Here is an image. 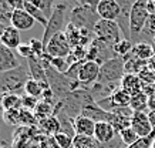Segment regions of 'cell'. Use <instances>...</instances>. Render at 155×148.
<instances>
[{
    "mask_svg": "<svg viewBox=\"0 0 155 148\" xmlns=\"http://www.w3.org/2000/svg\"><path fill=\"white\" fill-rule=\"evenodd\" d=\"M20 111H21V110L5 111V114H3V120H5L6 124H10V125H21V124H20Z\"/></svg>",
    "mask_w": 155,
    "mask_h": 148,
    "instance_id": "74e56055",
    "label": "cell"
},
{
    "mask_svg": "<svg viewBox=\"0 0 155 148\" xmlns=\"http://www.w3.org/2000/svg\"><path fill=\"white\" fill-rule=\"evenodd\" d=\"M148 10L150 15H155V2H148Z\"/></svg>",
    "mask_w": 155,
    "mask_h": 148,
    "instance_id": "7dc6e473",
    "label": "cell"
},
{
    "mask_svg": "<svg viewBox=\"0 0 155 148\" xmlns=\"http://www.w3.org/2000/svg\"><path fill=\"white\" fill-rule=\"evenodd\" d=\"M98 148H127V145L122 143V140L120 138V135H117L113 141H110L107 144H98Z\"/></svg>",
    "mask_w": 155,
    "mask_h": 148,
    "instance_id": "7bdbcfd3",
    "label": "cell"
},
{
    "mask_svg": "<svg viewBox=\"0 0 155 148\" xmlns=\"http://www.w3.org/2000/svg\"><path fill=\"white\" fill-rule=\"evenodd\" d=\"M2 44L6 46L7 48L13 50V48H17L20 46V31L13 26H9L6 27L5 33L2 36Z\"/></svg>",
    "mask_w": 155,
    "mask_h": 148,
    "instance_id": "7402d4cb",
    "label": "cell"
},
{
    "mask_svg": "<svg viewBox=\"0 0 155 148\" xmlns=\"http://www.w3.org/2000/svg\"><path fill=\"white\" fill-rule=\"evenodd\" d=\"M20 63L14 56L13 50L7 48L6 46H0V73H6L14 68H19Z\"/></svg>",
    "mask_w": 155,
    "mask_h": 148,
    "instance_id": "2e32d148",
    "label": "cell"
},
{
    "mask_svg": "<svg viewBox=\"0 0 155 148\" xmlns=\"http://www.w3.org/2000/svg\"><path fill=\"white\" fill-rule=\"evenodd\" d=\"M148 100H150V97L147 96L144 91H141V93H138V94L131 97L130 108L134 113H145V110L148 108Z\"/></svg>",
    "mask_w": 155,
    "mask_h": 148,
    "instance_id": "d4e9b609",
    "label": "cell"
},
{
    "mask_svg": "<svg viewBox=\"0 0 155 148\" xmlns=\"http://www.w3.org/2000/svg\"><path fill=\"white\" fill-rule=\"evenodd\" d=\"M34 23H36V20L28 15L24 9L14 10L13 15H12V21H10V24H12L13 27H16L19 31L31 29L34 26Z\"/></svg>",
    "mask_w": 155,
    "mask_h": 148,
    "instance_id": "e0dca14e",
    "label": "cell"
},
{
    "mask_svg": "<svg viewBox=\"0 0 155 148\" xmlns=\"http://www.w3.org/2000/svg\"><path fill=\"white\" fill-rule=\"evenodd\" d=\"M97 13H98L100 19L117 21L121 13V6L115 0H101L97 6Z\"/></svg>",
    "mask_w": 155,
    "mask_h": 148,
    "instance_id": "7c38bea8",
    "label": "cell"
},
{
    "mask_svg": "<svg viewBox=\"0 0 155 148\" xmlns=\"http://www.w3.org/2000/svg\"><path fill=\"white\" fill-rule=\"evenodd\" d=\"M13 12L14 10L10 7V5H9V2H7V0H0V23L10 26Z\"/></svg>",
    "mask_w": 155,
    "mask_h": 148,
    "instance_id": "1f68e13d",
    "label": "cell"
},
{
    "mask_svg": "<svg viewBox=\"0 0 155 148\" xmlns=\"http://www.w3.org/2000/svg\"><path fill=\"white\" fill-rule=\"evenodd\" d=\"M94 101V97L90 93L88 88H77L75 91L70 93L67 97H64L61 101L57 103L54 107V114L61 111L66 115H68L71 120H74L80 117L85 107Z\"/></svg>",
    "mask_w": 155,
    "mask_h": 148,
    "instance_id": "6da1fadb",
    "label": "cell"
},
{
    "mask_svg": "<svg viewBox=\"0 0 155 148\" xmlns=\"http://www.w3.org/2000/svg\"><path fill=\"white\" fill-rule=\"evenodd\" d=\"M120 138L122 140V143L125 144L127 147H130V145H132V144H135L137 141L140 140V137H138V134L130 127V128L124 130V131L120 133Z\"/></svg>",
    "mask_w": 155,
    "mask_h": 148,
    "instance_id": "e575fe53",
    "label": "cell"
},
{
    "mask_svg": "<svg viewBox=\"0 0 155 148\" xmlns=\"http://www.w3.org/2000/svg\"><path fill=\"white\" fill-rule=\"evenodd\" d=\"M124 76H125V60L122 57H113L101 64L97 83L104 86L121 84Z\"/></svg>",
    "mask_w": 155,
    "mask_h": 148,
    "instance_id": "8992f818",
    "label": "cell"
},
{
    "mask_svg": "<svg viewBox=\"0 0 155 148\" xmlns=\"http://www.w3.org/2000/svg\"><path fill=\"white\" fill-rule=\"evenodd\" d=\"M44 90H47V88H44L41 83L36 81L34 78H28L27 83H26V87H24V94H27L30 97H34V98H41L43 97V93Z\"/></svg>",
    "mask_w": 155,
    "mask_h": 148,
    "instance_id": "484cf974",
    "label": "cell"
},
{
    "mask_svg": "<svg viewBox=\"0 0 155 148\" xmlns=\"http://www.w3.org/2000/svg\"><path fill=\"white\" fill-rule=\"evenodd\" d=\"M94 37L104 41L105 44H108L110 47H114L115 44H118L122 38V31L120 29L117 21H111V20H103L100 19L97 21V24L94 26Z\"/></svg>",
    "mask_w": 155,
    "mask_h": 148,
    "instance_id": "ba28073f",
    "label": "cell"
},
{
    "mask_svg": "<svg viewBox=\"0 0 155 148\" xmlns=\"http://www.w3.org/2000/svg\"><path fill=\"white\" fill-rule=\"evenodd\" d=\"M131 56L140 58V60H144V61H150L151 58H154L155 50L150 43H147V41H138L132 47Z\"/></svg>",
    "mask_w": 155,
    "mask_h": 148,
    "instance_id": "44dd1931",
    "label": "cell"
},
{
    "mask_svg": "<svg viewBox=\"0 0 155 148\" xmlns=\"http://www.w3.org/2000/svg\"><path fill=\"white\" fill-rule=\"evenodd\" d=\"M110 97L113 100L114 107H130V104H131V96L128 94L127 91L122 90L121 87L117 88Z\"/></svg>",
    "mask_w": 155,
    "mask_h": 148,
    "instance_id": "83f0119b",
    "label": "cell"
},
{
    "mask_svg": "<svg viewBox=\"0 0 155 148\" xmlns=\"http://www.w3.org/2000/svg\"><path fill=\"white\" fill-rule=\"evenodd\" d=\"M71 51L73 48L67 40L66 33H57L46 46V54H48L50 57L66 58L71 54Z\"/></svg>",
    "mask_w": 155,
    "mask_h": 148,
    "instance_id": "9c48e42d",
    "label": "cell"
},
{
    "mask_svg": "<svg viewBox=\"0 0 155 148\" xmlns=\"http://www.w3.org/2000/svg\"><path fill=\"white\" fill-rule=\"evenodd\" d=\"M148 110L150 111H155V94L150 97L148 100Z\"/></svg>",
    "mask_w": 155,
    "mask_h": 148,
    "instance_id": "f6af8a7d",
    "label": "cell"
},
{
    "mask_svg": "<svg viewBox=\"0 0 155 148\" xmlns=\"http://www.w3.org/2000/svg\"><path fill=\"white\" fill-rule=\"evenodd\" d=\"M30 47H31V51H33V56L37 58H41L44 54H46V47H44V44H43L41 40H38V38H31L30 41Z\"/></svg>",
    "mask_w": 155,
    "mask_h": 148,
    "instance_id": "8d00e7d4",
    "label": "cell"
},
{
    "mask_svg": "<svg viewBox=\"0 0 155 148\" xmlns=\"http://www.w3.org/2000/svg\"><path fill=\"white\" fill-rule=\"evenodd\" d=\"M117 137V133L114 127L107 121L103 123H97L95 124V131H94V138L98 144H107L110 141H113Z\"/></svg>",
    "mask_w": 155,
    "mask_h": 148,
    "instance_id": "ac0fdd59",
    "label": "cell"
},
{
    "mask_svg": "<svg viewBox=\"0 0 155 148\" xmlns=\"http://www.w3.org/2000/svg\"><path fill=\"white\" fill-rule=\"evenodd\" d=\"M100 68H101V64H98L97 61L85 60L80 68V74H78V83H80V86L90 87V86H93V84H95L100 76Z\"/></svg>",
    "mask_w": 155,
    "mask_h": 148,
    "instance_id": "30bf717a",
    "label": "cell"
},
{
    "mask_svg": "<svg viewBox=\"0 0 155 148\" xmlns=\"http://www.w3.org/2000/svg\"><path fill=\"white\" fill-rule=\"evenodd\" d=\"M81 115L93 120L95 124H97V123H103V121L111 123V120H113V113H108V111L103 110V108L97 104V101H94V103H91V104L87 105L84 110H83Z\"/></svg>",
    "mask_w": 155,
    "mask_h": 148,
    "instance_id": "9a60e30c",
    "label": "cell"
},
{
    "mask_svg": "<svg viewBox=\"0 0 155 148\" xmlns=\"http://www.w3.org/2000/svg\"><path fill=\"white\" fill-rule=\"evenodd\" d=\"M17 53H19L21 57L24 58H28V57H31L33 56V51H31V47H30V44L28 43H21L17 47Z\"/></svg>",
    "mask_w": 155,
    "mask_h": 148,
    "instance_id": "ee69618b",
    "label": "cell"
},
{
    "mask_svg": "<svg viewBox=\"0 0 155 148\" xmlns=\"http://www.w3.org/2000/svg\"><path fill=\"white\" fill-rule=\"evenodd\" d=\"M125 60V74H140V73L148 67V61H144V60H140V58L134 57V56H128V57L124 58Z\"/></svg>",
    "mask_w": 155,
    "mask_h": 148,
    "instance_id": "cb8c5ba5",
    "label": "cell"
},
{
    "mask_svg": "<svg viewBox=\"0 0 155 148\" xmlns=\"http://www.w3.org/2000/svg\"><path fill=\"white\" fill-rule=\"evenodd\" d=\"M75 135H84V137H94L95 123L93 120L87 118L84 115H80L73 120Z\"/></svg>",
    "mask_w": 155,
    "mask_h": 148,
    "instance_id": "d6986e66",
    "label": "cell"
},
{
    "mask_svg": "<svg viewBox=\"0 0 155 148\" xmlns=\"http://www.w3.org/2000/svg\"><path fill=\"white\" fill-rule=\"evenodd\" d=\"M0 148H6V145H0Z\"/></svg>",
    "mask_w": 155,
    "mask_h": 148,
    "instance_id": "816d5d0a",
    "label": "cell"
},
{
    "mask_svg": "<svg viewBox=\"0 0 155 148\" xmlns=\"http://www.w3.org/2000/svg\"><path fill=\"white\" fill-rule=\"evenodd\" d=\"M132 47H134V43H132L131 40H128V38H122L120 43L114 46L113 50H114V54H115V57H122V58H125V57H128V56L131 54Z\"/></svg>",
    "mask_w": 155,
    "mask_h": 148,
    "instance_id": "4dcf8cb0",
    "label": "cell"
},
{
    "mask_svg": "<svg viewBox=\"0 0 155 148\" xmlns=\"http://www.w3.org/2000/svg\"><path fill=\"white\" fill-rule=\"evenodd\" d=\"M151 148H155V140H154V143H152V145H151Z\"/></svg>",
    "mask_w": 155,
    "mask_h": 148,
    "instance_id": "f907efd6",
    "label": "cell"
},
{
    "mask_svg": "<svg viewBox=\"0 0 155 148\" xmlns=\"http://www.w3.org/2000/svg\"><path fill=\"white\" fill-rule=\"evenodd\" d=\"M148 118H150L151 125H152L155 130V111H148Z\"/></svg>",
    "mask_w": 155,
    "mask_h": 148,
    "instance_id": "bcb514c9",
    "label": "cell"
},
{
    "mask_svg": "<svg viewBox=\"0 0 155 148\" xmlns=\"http://www.w3.org/2000/svg\"><path fill=\"white\" fill-rule=\"evenodd\" d=\"M28 76L30 73L21 66L10 71L0 73V94L2 96H7V94L23 96L26 83L30 78Z\"/></svg>",
    "mask_w": 155,
    "mask_h": 148,
    "instance_id": "277c9868",
    "label": "cell"
},
{
    "mask_svg": "<svg viewBox=\"0 0 155 148\" xmlns=\"http://www.w3.org/2000/svg\"><path fill=\"white\" fill-rule=\"evenodd\" d=\"M2 101H3V96L0 94V114H5V108H3V103Z\"/></svg>",
    "mask_w": 155,
    "mask_h": 148,
    "instance_id": "681fc988",
    "label": "cell"
},
{
    "mask_svg": "<svg viewBox=\"0 0 155 148\" xmlns=\"http://www.w3.org/2000/svg\"><path fill=\"white\" fill-rule=\"evenodd\" d=\"M124 91H127L130 96H135L138 93H141L142 88H144V84L140 80V77L137 74H125L124 78L121 80V84H120Z\"/></svg>",
    "mask_w": 155,
    "mask_h": 148,
    "instance_id": "ffe728a7",
    "label": "cell"
},
{
    "mask_svg": "<svg viewBox=\"0 0 155 148\" xmlns=\"http://www.w3.org/2000/svg\"><path fill=\"white\" fill-rule=\"evenodd\" d=\"M67 9L68 6L66 3H58V5L54 6V10H53L51 16L48 19V24L44 27V34H43L41 41L44 44V47L48 44V41L51 40L57 33H64L67 29V16L70 17V15L67 13Z\"/></svg>",
    "mask_w": 155,
    "mask_h": 148,
    "instance_id": "5b68a950",
    "label": "cell"
},
{
    "mask_svg": "<svg viewBox=\"0 0 155 148\" xmlns=\"http://www.w3.org/2000/svg\"><path fill=\"white\" fill-rule=\"evenodd\" d=\"M21 101H23V108H24V110L33 111V113H34V110H36L37 104L40 103V101H38V98L30 97V96H27V94H23V96H21Z\"/></svg>",
    "mask_w": 155,
    "mask_h": 148,
    "instance_id": "ab89813d",
    "label": "cell"
},
{
    "mask_svg": "<svg viewBox=\"0 0 155 148\" xmlns=\"http://www.w3.org/2000/svg\"><path fill=\"white\" fill-rule=\"evenodd\" d=\"M97 2H78L75 3V7H73L70 12V23L81 30L93 31L94 26L100 20V16L97 13Z\"/></svg>",
    "mask_w": 155,
    "mask_h": 148,
    "instance_id": "3957f363",
    "label": "cell"
},
{
    "mask_svg": "<svg viewBox=\"0 0 155 148\" xmlns=\"http://www.w3.org/2000/svg\"><path fill=\"white\" fill-rule=\"evenodd\" d=\"M74 148H98V143L94 137H84V135H75Z\"/></svg>",
    "mask_w": 155,
    "mask_h": 148,
    "instance_id": "d6a6232c",
    "label": "cell"
},
{
    "mask_svg": "<svg viewBox=\"0 0 155 148\" xmlns=\"http://www.w3.org/2000/svg\"><path fill=\"white\" fill-rule=\"evenodd\" d=\"M27 64H28V73H30V77L34 78L36 81L41 83L43 86H44V88H50V87H48V81H47L46 68H44V66H43L41 60L37 58V57H34V56H31V57L27 58Z\"/></svg>",
    "mask_w": 155,
    "mask_h": 148,
    "instance_id": "4fadbf2b",
    "label": "cell"
},
{
    "mask_svg": "<svg viewBox=\"0 0 155 148\" xmlns=\"http://www.w3.org/2000/svg\"><path fill=\"white\" fill-rule=\"evenodd\" d=\"M10 26H12V24H10ZM6 27H9V26H7V24L0 23V46H2V36H3V33H5Z\"/></svg>",
    "mask_w": 155,
    "mask_h": 148,
    "instance_id": "c3c4849f",
    "label": "cell"
},
{
    "mask_svg": "<svg viewBox=\"0 0 155 148\" xmlns=\"http://www.w3.org/2000/svg\"><path fill=\"white\" fill-rule=\"evenodd\" d=\"M131 128L138 134L140 138L150 137L154 133V127L150 123L148 113H134L131 120Z\"/></svg>",
    "mask_w": 155,
    "mask_h": 148,
    "instance_id": "8fae6325",
    "label": "cell"
},
{
    "mask_svg": "<svg viewBox=\"0 0 155 148\" xmlns=\"http://www.w3.org/2000/svg\"><path fill=\"white\" fill-rule=\"evenodd\" d=\"M40 148H60V145L57 143L56 137L41 135V138H40Z\"/></svg>",
    "mask_w": 155,
    "mask_h": 148,
    "instance_id": "60d3db41",
    "label": "cell"
},
{
    "mask_svg": "<svg viewBox=\"0 0 155 148\" xmlns=\"http://www.w3.org/2000/svg\"><path fill=\"white\" fill-rule=\"evenodd\" d=\"M31 3H33L38 10H41L47 19H50L53 10H54V6H53L51 0H31Z\"/></svg>",
    "mask_w": 155,
    "mask_h": 148,
    "instance_id": "836d02e7",
    "label": "cell"
},
{
    "mask_svg": "<svg viewBox=\"0 0 155 148\" xmlns=\"http://www.w3.org/2000/svg\"><path fill=\"white\" fill-rule=\"evenodd\" d=\"M154 87H155V84H154Z\"/></svg>",
    "mask_w": 155,
    "mask_h": 148,
    "instance_id": "f5cc1de1",
    "label": "cell"
},
{
    "mask_svg": "<svg viewBox=\"0 0 155 148\" xmlns=\"http://www.w3.org/2000/svg\"><path fill=\"white\" fill-rule=\"evenodd\" d=\"M138 77H140V80L142 81L144 86H154L155 84V70L151 67H145L138 74Z\"/></svg>",
    "mask_w": 155,
    "mask_h": 148,
    "instance_id": "d590c367",
    "label": "cell"
},
{
    "mask_svg": "<svg viewBox=\"0 0 155 148\" xmlns=\"http://www.w3.org/2000/svg\"><path fill=\"white\" fill-rule=\"evenodd\" d=\"M3 108L5 111L10 110H21L23 108V101H21V96L19 94H7L3 96Z\"/></svg>",
    "mask_w": 155,
    "mask_h": 148,
    "instance_id": "f1b7e54d",
    "label": "cell"
},
{
    "mask_svg": "<svg viewBox=\"0 0 155 148\" xmlns=\"http://www.w3.org/2000/svg\"><path fill=\"white\" fill-rule=\"evenodd\" d=\"M24 10H26V12H27L28 15L31 16L36 21H38L40 24H43L44 27L48 24V19L44 16V13H43L41 10H38L37 7L31 3V0H26V2H24Z\"/></svg>",
    "mask_w": 155,
    "mask_h": 148,
    "instance_id": "4316f807",
    "label": "cell"
},
{
    "mask_svg": "<svg viewBox=\"0 0 155 148\" xmlns=\"http://www.w3.org/2000/svg\"><path fill=\"white\" fill-rule=\"evenodd\" d=\"M40 60H41L43 66L46 68L48 87H50V90L53 91V94H54V97L57 98V101H61L64 97L68 96L70 93L75 91L77 88H80V87H78L80 83L71 80L66 74H63V73L57 71L56 68H53V67L50 66V63H48L47 58L41 57Z\"/></svg>",
    "mask_w": 155,
    "mask_h": 148,
    "instance_id": "7a4b0ae2",
    "label": "cell"
},
{
    "mask_svg": "<svg viewBox=\"0 0 155 148\" xmlns=\"http://www.w3.org/2000/svg\"><path fill=\"white\" fill-rule=\"evenodd\" d=\"M148 17H150L148 2H145V0H137V2H134V6L131 9V16H130L131 41L140 38V34L144 31V27H145Z\"/></svg>",
    "mask_w": 155,
    "mask_h": 148,
    "instance_id": "52a82bcc",
    "label": "cell"
},
{
    "mask_svg": "<svg viewBox=\"0 0 155 148\" xmlns=\"http://www.w3.org/2000/svg\"><path fill=\"white\" fill-rule=\"evenodd\" d=\"M38 127L44 133V135H47V137H54V135H57V134L60 133V121L54 115L40 121Z\"/></svg>",
    "mask_w": 155,
    "mask_h": 148,
    "instance_id": "603a6c76",
    "label": "cell"
},
{
    "mask_svg": "<svg viewBox=\"0 0 155 148\" xmlns=\"http://www.w3.org/2000/svg\"><path fill=\"white\" fill-rule=\"evenodd\" d=\"M142 33H145L147 36L155 38V15H150V17H148V20H147V24H145V27H144V31H142Z\"/></svg>",
    "mask_w": 155,
    "mask_h": 148,
    "instance_id": "b9f144b4",
    "label": "cell"
},
{
    "mask_svg": "<svg viewBox=\"0 0 155 148\" xmlns=\"http://www.w3.org/2000/svg\"><path fill=\"white\" fill-rule=\"evenodd\" d=\"M118 3L121 6V13H120V17H118L117 23L120 26V29H121L122 34H124V38L131 40V34H130V16H131V9H132V6H134V2L120 0Z\"/></svg>",
    "mask_w": 155,
    "mask_h": 148,
    "instance_id": "5bb4252c",
    "label": "cell"
},
{
    "mask_svg": "<svg viewBox=\"0 0 155 148\" xmlns=\"http://www.w3.org/2000/svg\"><path fill=\"white\" fill-rule=\"evenodd\" d=\"M154 140H155V130L150 137L140 138L135 144H132V145H130V147H127V148H151V145H152V143H154Z\"/></svg>",
    "mask_w": 155,
    "mask_h": 148,
    "instance_id": "f35d334b",
    "label": "cell"
},
{
    "mask_svg": "<svg viewBox=\"0 0 155 148\" xmlns=\"http://www.w3.org/2000/svg\"><path fill=\"white\" fill-rule=\"evenodd\" d=\"M34 115H36V118L37 121H43V120L48 118V117H53L54 115V107L51 104H48L46 101H40L36 107V110H34Z\"/></svg>",
    "mask_w": 155,
    "mask_h": 148,
    "instance_id": "f546056e",
    "label": "cell"
}]
</instances>
